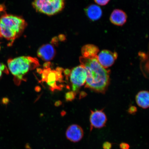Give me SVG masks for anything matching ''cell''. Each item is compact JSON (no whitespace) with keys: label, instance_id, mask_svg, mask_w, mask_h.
Here are the masks:
<instances>
[{"label":"cell","instance_id":"2","mask_svg":"<svg viewBox=\"0 0 149 149\" xmlns=\"http://www.w3.org/2000/svg\"><path fill=\"white\" fill-rule=\"evenodd\" d=\"M27 26L21 17L5 14L0 17V38L9 41L10 46L21 35Z\"/></svg>","mask_w":149,"mask_h":149},{"label":"cell","instance_id":"1","mask_svg":"<svg viewBox=\"0 0 149 149\" xmlns=\"http://www.w3.org/2000/svg\"><path fill=\"white\" fill-rule=\"evenodd\" d=\"M97 57L91 59L81 57L80 61L86 72L85 87L97 92L104 93L109 84V72L100 64Z\"/></svg>","mask_w":149,"mask_h":149},{"label":"cell","instance_id":"10","mask_svg":"<svg viewBox=\"0 0 149 149\" xmlns=\"http://www.w3.org/2000/svg\"><path fill=\"white\" fill-rule=\"evenodd\" d=\"M56 50L52 45H44L39 48L37 52L38 57L42 60L49 61L54 58L56 55Z\"/></svg>","mask_w":149,"mask_h":149},{"label":"cell","instance_id":"5","mask_svg":"<svg viewBox=\"0 0 149 149\" xmlns=\"http://www.w3.org/2000/svg\"><path fill=\"white\" fill-rule=\"evenodd\" d=\"M63 71L64 70L60 68H57L56 70H52L50 68L44 69L41 73L42 81L47 83L51 91L60 90L63 87L58 85L57 83L64 82L62 74Z\"/></svg>","mask_w":149,"mask_h":149},{"label":"cell","instance_id":"27","mask_svg":"<svg viewBox=\"0 0 149 149\" xmlns=\"http://www.w3.org/2000/svg\"><path fill=\"white\" fill-rule=\"evenodd\" d=\"M0 50H1V46H0Z\"/></svg>","mask_w":149,"mask_h":149},{"label":"cell","instance_id":"20","mask_svg":"<svg viewBox=\"0 0 149 149\" xmlns=\"http://www.w3.org/2000/svg\"><path fill=\"white\" fill-rule=\"evenodd\" d=\"M120 149H130V147L129 144L125 142L121 143L120 145Z\"/></svg>","mask_w":149,"mask_h":149},{"label":"cell","instance_id":"21","mask_svg":"<svg viewBox=\"0 0 149 149\" xmlns=\"http://www.w3.org/2000/svg\"><path fill=\"white\" fill-rule=\"evenodd\" d=\"M65 75L66 76L67 78H68L69 77L70 75L71 70L68 69H66L63 71Z\"/></svg>","mask_w":149,"mask_h":149},{"label":"cell","instance_id":"26","mask_svg":"<svg viewBox=\"0 0 149 149\" xmlns=\"http://www.w3.org/2000/svg\"><path fill=\"white\" fill-rule=\"evenodd\" d=\"M3 5H0V12H2L3 11Z\"/></svg>","mask_w":149,"mask_h":149},{"label":"cell","instance_id":"17","mask_svg":"<svg viewBox=\"0 0 149 149\" xmlns=\"http://www.w3.org/2000/svg\"><path fill=\"white\" fill-rule=\"evenodd\" d=\"M94 1L98 5L105 6L109 3L110 0H94Z\"/></svg>","mask_w":149,"mask_h":149},{"label":"cell","instance_id":"13","mask_svg":"<svg viewBox=\"0 0 149 149\" xmlns=\"http://www.w3.org/2000/svg\"><path fill=\"white\" fill-rule=\"evenodd\" d=\"M99 49L97 46L93 44H87L83 46L81 49L83 57L86 58H92L97 56Z\"/></svg>","mask_w":149,"mask_h":149},{"label":"cell","instance_id":"19","mask_svg":"<svg viewBox=\"0 0 149 149\" xmlns=\"http://www.w3.org/2000/svg\"><path fill=\"white\" fill-rule=\"evenodd\" d=\"M112 146V145L111 143L109 141H106L102 145V148L103 149H111Z\"/></svg>","mask_w":149,"mask_h":149},{"label":"cell","instance_id":"3","mask_svg":"<svg viewBox=\"0 0 149 149\" xmlns=\"http://www.w3.org/2000/svg\"><path fill=\"white\" fill-rule=\"evenodd\" d=\"M8 68L14 76V81L19 85L22 81H25V76L29 71L40 66L37 58L30 56H21L10 58L8 61Z\"/></svg>","mask_w":149,"mask_h":149},{"label":"cell","instance_id":"9","mask_svg":"<svg viewBox=\"0 0 149 149\" xmlns=\"http://www.w3.org/2000/svg\"><path fill=\"white\" fill-rule=\"evenodd\" d=\"M65 134L66 138L69 141L73 143H77L83 138L84 132L81 126L73 124L67 128Z\"/></svg>","mask_w":149,"mask_h":149},{"label":"cell","instance_id":"11","mask_svg":"<svg viewBox=\"0 0 149 149\" xmlns=\"http://www.w3.org/2000/svg\"><path fill=\"white\" fill-rule=\"evenodd\" d=\"M127 16L123 11L116 9L113 11L110 17V20L113 25L122 26L126 23Z\"/></svg>","mask_w":149,"mask_h":149},{"label":"cell","instance_id":"25","mask_svg":"<svg viewBox=\"0 0 149 149\" xmlns=\"http://www.w3.org/2000/svg\"><path fill=\"white\" fill-rule=\"evenodd\" d=\"M66 114V112L64 111H62L61 112V116H64Z\"/></svg>","mask_w":149,"mask_h":149},{"label":"cell","instance_id":"16","mask_svg":"<svg viewBox=\"0 0 149 149\" xmlns=\"http://www.w3.org/2000/svg\"><path fill=\"white\" fill-rule=\"evenodd\" d=\"M3 72L8 74V70L5 65L0 63V78H1Z\"/></svg>","mask_w":149,"mask_h":149},{"label":"cell","instance_id":"12","mask_svg":"<svg viewBox=\"0 0 149 149\" xmlns=\"http://www.w3.org/2000/svg\"><path fill=\"white\" fill-rule=\"evenodd\" d=\"M85 12L87 17L93 21L99 19L102 15V9L96 5L92 4L88 6L86 8Z\"/></svg>","mask_w":149,"mask_h":149},{"label":"cell","instance_id":"18","mask_svg":"<svg viewBox=\"0 0 149 149\" xmlns=\"http://www.w3.org/2000/svg\"><path fill=\"white\" fill-rule=\"evenodd\" d=\"M137 108L134 106H132L130 107L128 110V113L131 115H134L137 111Z\"/></svg>","mask_w":149,"mask_h":149},{"label":"cell","instance_id":"22","mask_svg":"<svg viewBox=\"0 0 149 149\" xmlns=\"http://www.w3.org/2000/svg\"><path fill=\"white\" fill-rule=\"evenodd\" d=\"M50 64H51V63L49 62H47L45 63V64H44V69L49 68Z\"/></svg>","mask_w":149,"mask_h":149},{"label":"cell","instance_id":"4","mask_svg":"<svg viewBox=\"0 0 149 149\" xmlns=\"http://www.w3.org/2000/svg\"><path fill=\"white\" fill-rule=\"evenodd\" d=\"M64 0H34L33 6L36 10L48 15H53L64 8Z\"/></svg>","mask_w":149,"mask_h":149},{"label":"cell","instance_id":"15","mask_svg":"<svg viewBox=\"0 0 149 149\" xmlns=\"http://www.w3.org/2000/svg\"><path fill=\"white\" fill-rule=\"evenodd\" d=\"M76 93L73 91L68 92L65 95V99L67 101L71 102L74 100L75 97Z\"/></svg>","mask_w":149,"mask_h":149},{"label":"cell","instance_id":"23","mask_svg":"<svg viewBox=\"0 0 149 149\" xmlns=\"http://www.w3.org/2000/svg\"><path fill=\"white\" fill-rule=\"evenodd\" d=\"M62 104V102L60 100L56 102L55 103V106L56 107H59Z\"/></svg>","mask_w":149,"mask_h":149},{"label":"cell","instance_id":"8","mask_svg":"<svg viewBox=\"0 0 149 149\" xmlns=\"http://www.w3.org/2000/svg\"><path fill=\"white\" fill-rule=\"evenodd\" d=\"M116 52L113 53L109 50H104L100 52L97 57L98 62L105 68H109L112 65L117 57Z\"/></svg>","mask_w":149,"mask_h":149},{"label":"cell","instance_id":"14","mask_svg":"<svg viewBox=\"0 0 149 149\" xmlns=\"http://www.w3.org/2000/svg\"><path fill=\"white\" fill-rule=\"evenodd\" d=\"M149 93L148 91H142L139 92L136 97V102L139 107L143 109L149 107Z\"/></svg>","mask_w":149,"mask_h":149},{"label":"cell","instance_id":"6","mask_svg":"<svg viewBox=\"0 0 149 149\" xmlns=\"http://www.w3.org/2000/svg\"><path fill=\"white\" fill-rule=\"evenodd\" d=\"M72 91L77 93L86 82V73L82 65L75 67L71 71L69 76Z\"/></svg>","mask_w":149,"mask_h":149},{"label":"cell","instance_id":"7","mask_svg":"<svg viewBox=\"0 0 149 149\" xmlns=\"http://www.w3.org/2000/svg\"><path fill=\"white\" fill-rule=\"evenodd\" d=\"M107 120V117L103 111V109L95 111L91 110L89 116L90 132H92L94 128L100 129L104 127Z\"/></svg>","mask_w":149,"mask_h":149},{"label":"cell","instance_id":"24","mask_svg":"<svg viewBox=\"0 0 149 149\" xmlns=\"http://www.w3.org/2000/svg\"><path fill=\"white\" fill-rule=\"evenodd\" d=\"M3 103H4L5 104H7L8 103V99L5 98V99H3Z\"/></svg>","mask_w":149,"mask_h":149}]
</instances>
